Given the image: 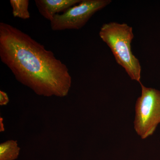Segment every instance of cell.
<instances>
[{
    "mask_svg": "<svg viewBox=\"0 0 160 160\" xmlns=\"http://www.w3.org/2000/svg\"><path fill=\"white\" fill-rule=\"evenodd\" d=\"M17 141L9 140L0 145V160H14L19 155Z\"/></svg>",
    "mask_w": 160,
    "mask_h": 160,
    "instance_id": "cell-6",
    "label": "cell"
},
{
    "mask_svg": "<svg viewBox=\"0 0 160 160\" xmlns=\"http://www.w3.org/2000/svg\"><path fill=\"white\" fill-rule=\"evenodd\" d=\"M110 0H82L78 5L69 8L62 14L55 15L50 21L53 31L79 29L97 12L111 2Z\"/></svg>",
    "mask_w": 160,
    "mask_h": 160,
    "instance_id": "cell-4",
    "label": "cell"
},
{
    "mask_svg": "<svg viewBox=\"0 0 160 160\" xmlns=\"http://www.w3.org/2000/svg\"><path fill=\"white\" fill-rule=\"evenodd\" d=\"M99 34L111 49L117 62L125 69L132 80L140 83L142 67L131 50L134 38L132 27L126 23H106L101 27Z\"/></svg>",
    "mask_w": 160,
    "mask_h": 160,
    "instance_id": "cell-2",
    "label": "cell"
},
{
    "mask_svg": "<svg viewBox=\"0 0 160 160\" xmlns=\"http://www.w3.org/2000/svg\"><path fill=\"white\" fill-rule=\"evenodd\" d=\"M12 13L14 18L26 20L30 17L28 8L29 0H10Z\"/></svg>",
    "mask_w": 160,
    "mask_h": 160,
    "instance_id": "cell-7",
    "label": "cell"
},
{
    "mask_svg": "<svg viewBox=\"0 0 160 160\" xmlns=\"http://www.w3.org/2000/svg\"><path fill=\"white\" fill-rule=\"evenodd\" d=\"M0 58L16 79L38 95L63 98L72 78L67 66L29 35L0 23Z\"/></svg>",
    "mask_w": 160,
    "mask_h": 160,
    "instance_id": "cell-1",
    "label": "cell"
},
{
    "mask_svg": "<svg viewBox=\"0 0 160 160\" xmlns=\"http://www.w3.org/2000/svg\"><path fill=\"white\" fill-rule=\"evenodd\" d=\"M9 102V98L7 93L5 92L0 91V105L6 106Z\"/></svg>",
    "mask_w": 160,
    "mask_h": 160,
    "instance_id": "cell-8",
    "label": "cell"
},
{
    "mask_svg": "<svg viewBox=\"0 0 160 160\" xmlns=\"http://www.w3.org/2000/svg\"><path fill=\"white\" fill-rule=\"evenodd\" d=\"M82 0H35L40 14L51 21L55 15L64 12L81 2Z\"/></svg>",
    "mask_w": 160,
    "mask_h": 160,
    "instance_id": "cell-5",
    "label": "cell"
},
{
    "mask_svg": "<svg viewBox=\"0 0 160 160\" xmlns=\"http://www.w3.org/2000/svg\"><path fill=\"white\" fill-rule=\"evenodd\" d=\"M142 94L137 100L134 128L141 138L153 134L160 123V91L139 83Z\"/></svg>",
    "mask_w": 160,
    "mask_h": 160,
    "instance_id": "cell-3",
    "label": "cell"
}]
</instances>
